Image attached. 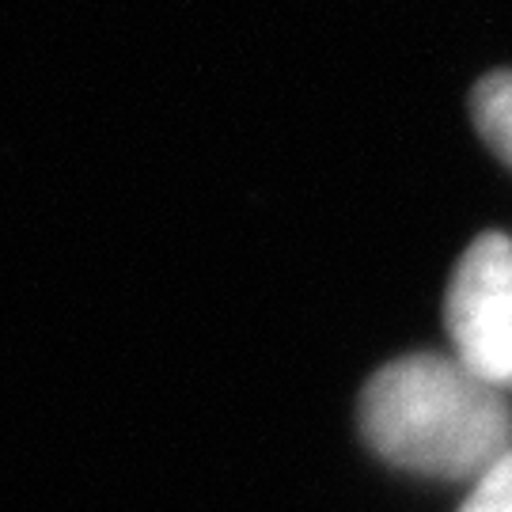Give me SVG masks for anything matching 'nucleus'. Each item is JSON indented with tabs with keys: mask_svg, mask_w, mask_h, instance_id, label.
Listing matches in <instances>:
<instances>
[{
	"mask_svg": "<svg viewBox=\"0 0 512 512\" xmlns=\"http://www.w3.org/2000/svg\"><path fill=\"white\" fill-rule=\"evenodd\" d=\"M361 429L376 456L429 478H478L512 452L505 391L433 353L403 357L368 380Z\"/></svg>",
	"mask_w": 512,
	"mask_h": 512,
	"instance_id": "f257e3e1",
	"label": "nucleus"
},
{
	"mask_svg": "<svg viewBox=\"0 0 512 512\" xmlns=\"http://www.w3.org/2000/svg\"><path fill=\"white\" fill-rule=\"evenodd\" d=\"M448 334L456 361L478 380L512 387V239H475L448 285Z\"/></svg>",
	"mask_w": 512,
	"mask_h": 512,
	"instance_id": "f03ea898",
	"label": "nucleus"
},
{
	"mask_svg": "<svg viewBox=\"0 0 512 512\" xmlns=\"http://www.w3.org/2000/svg\"><path fill=\"white\" fill-rule=\"evenodd\" d=\"M475 122L490 148L512 167V73H490L478 84Z\"/></svg>",
	"mask_w": 512,
	"mask_h": 512,
	"instance_id": "7ed1b4c3",
	"label": "nucleus"
},
{
	"mask_svg": "<svg viewBox=\"0 0 512 512\" xmlns=\"http://www.w3.org/2000/svg\"><path fill=\"white\" fill-rule=\"evenodd\" d=\"M459 512H512V452H505L486 475L475 478V490Z\"/></svg>",
	"mask_w": 512,
	"mask_h": 512,
	"instance_id": "20e7f679",
	"label": "nucleus"
}]
</instances>
